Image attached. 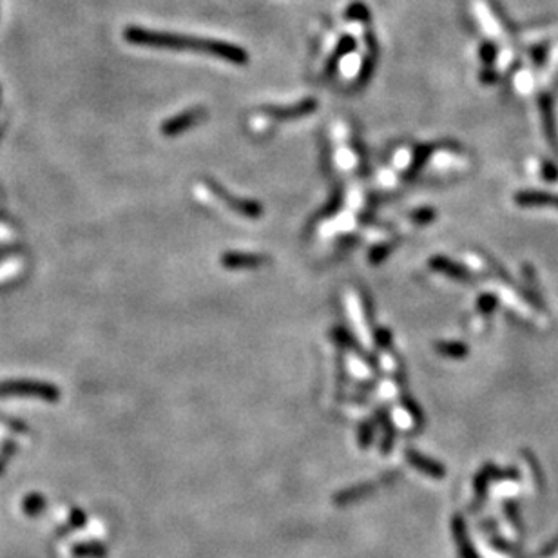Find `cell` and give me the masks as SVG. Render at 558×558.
Instances as JSON below:
<instances>
[{"label":"cell","mask_w":558,"mask_h":558,"mask_svg":"<svg viewBox=\"0 0 558 558\" xmlns=\"http://www.w3.org/2000/svg\"><path fill=\"white\" fill-rule=\"evenodd\" d=\"M124 39L134 46L154 49H171V51H192L225 58L227 62L236 66H245L248 62V53L236 44L223 42L212 39H196L187 35L169 33V31H154V29L129 26L125 28Z\"/></svg>","instance_id":"obj_1"},{"label":"cell","mask_w":558,"mask_h":558,"mask_svg":"<svg viewBox=\"0 0 558 558\" xmlns=\"http://www.w3.org/2000/svg\"><path fill=\"white\" fill-rule=\"evenodd\" d=\"M2 397H29V399H40L46 402H57L60 399V390L51 382L13 379V381L0 382V399Z\"/></svg>","instance_id":"obj_2"},{"label":"cell","mask_w":558,"mask_h":558,"mask_svg":"<svg viewBox=\"0 0 558 558\" xmlns=\"http://www.w3.org/2000/svg\"><path fill=\"white\" fill-rule=\"evenodd\" d=\"M205 109H201V107H198V109H191V111H185V113H182V115L174 116V118L167 120L165 124L162 125V133L165 134V136H176V134L183 133V131L191 129L192 125H196L198 122H201V120L205 118Z\"/></svg>","instance_id":"obj_3"},{"label":"cell","mask_w":558,"mask_h":558,"mask_svg":"<svg viewBox=\"0 0 558 558\" xmlns=\"http://www.w3.org/2000/svg\"><path fill=\"white\" fill-rule=\"evenodd\" d=\"M355 48H357V42H355V39H352L350 35H344V37H341V40H339L337 46H335L334 53L330 55L325 69H323V78L332 77V75L335 73V69H337L339 60H341L343 57H346L348 53L355 51Z\"/></svg>","instance_id":"obj_4"},{"label":"cell","mask_w":558,"mask_h":558,"mask_svg":"<svg viewBox=\"0 0 558 558\" xmlns=\"http://www.w3.org/2000/svg\"><path fill=\"white\" fill-rule=\"evenodd\" d=\"M493 478H519V472L517 469H510V472H501V469H495L493 466H486V469H482L478 473L477 481H475V493H477V499H484L487 490V484Z\"/></svg>","instance_id":"obj_5"},{"label":"cell","mask_w":558,"mask_h":558,"mask_svg":"<svg viewBox=\"0 0 558 558\" xmlns=\"http://www.w3.org/2000/svg\"><path fill=\"white\" fill-rule=\"evenodd\" d=\"M452 524H454V534L455 539H457V549L461 558H481L477 555V551H475V548H473L472 540H469V534H467L466 531L464 520L461 519V517H455V519L452 520Z\"/></svg>","instance_id":"obj_6"},{"label":"cell","mask_w":558,"mask_h":558,"mask_svg":"<svg viewBox=\"0 0 558 558\" xmlns=\"http://www.w3.org/2000/svg\"><path fill=\"white\" fill-rule=\"evenodd\" d=\"M406 457H408V461H410L419 472H425L426 475H429V477L440 478L446 475V469H444L443 464L435 463V461H431V458L428 457H422V455H419L417 452H413V449H408V452H406Z\"/></svg>","instance_id":"obj_7"},{"label":"cell","mask_w":558,"mask_h":558,"mask_svg":"<svg viewBox=\"0 0 558 558\" xmlns=\"http://www.w3.org/2000/svg\"><path fill=\"white\" fill-rule=\"evenodd\" d=\"M265 258L263 256H254V254H225L223 265L229 268H256L263 265Z\"/></svg>","instance_id":"obj_8"},{"label":"cell","mask_w":558,"mask_h":558,"mask_svg":"<svg viewBox=\"0 0 558 558\" xmlns=\"http://www.w3.org/2000/svg\"><path fill=\"white\" fill-rule=\"evenodd\" d=\"M366 42H368V53L363 60V67H361V71H359V84L368 82V78H370V75H372L373 71V67H375L377 60V48H379V46H377L375 37H373V35H368Z\"/></svg>","instance_id":"obj_9"},{"label":"cell","mask_w":558,"mask_h":558,"mask_svg":"<svg viewBox=\"0 0 558 558\" xmlns=\"http://www.w3.org/2000/svg\"><path fill=\"white\" fill-rule=\"evenodd\" d=\"M315 107H317V102L305 100L301 102V104L294 105V107H288V109H268V113L272 116H276V118H292V116L296 118V116L308 115V113L315 111Z\"/></svg>","instance_id":"obj_10"},{"label":"cell","mask_w":558,"mask_h":558,"mask_svg":"<svg viewBox=\"0 0 558 558\" xmlns=\"http://www.w3.org/2000/svg\"><path fill=\"white\" fill-rule=\"evenodd\" d=\"M344 17H346V20H355V22H370V10L363 2H352Z\"/></svg>","instance_id":"obj_11"},{"label":"cell","mask_w":558,"mask_h":558,"mask_svg":"<svg viewBox=\"0 0 558 558\" xmlns=\"http://www.w3.org/2000/svg\"><path fill=\"white\" fill-rule=\"evenodd\" d=\"M504 513H506V517H508V520H510L511 522V526H513V528H515L517 530V533H524V522H522V515H520V511H519V504H517V502H506V504H504Z\"/></svg>","instance_id":"obj_12"},{"label":"cell","mask_w":558,"mask_h":558,"mask_svg":"<svg viewBox=\"0 0 558 558\" xmlns=\"http://www.w3.org/2000/svg\"><path fill=\"white\" fill-rule=\"evenodd\" d=\"M519 203L522 205H544V203H555V207H558V198H549V196H542V194H520L517 198Z\"/></svg>","instance_id":"obj_13"},{"label":"cell","mask_w":558,"mask_h":558,"mask_svg":"<svg viewBox=\"0 0 558 558\" xmlns=\"http://www.w3.org/2000/svg\"><path fill=\"white\" fill-rule=\"evenodd\" d=\"M434 268H437V270H443V272L449 274V276H458V277L464 276V270L454 267V265L446 261V259H434Z\"/></svg>","instance_id":"obj_14"},{"label":"cell","mask_w":558,"mask_h":558,"mask_svg":"<svg viewBox=\"0 0 558 558\" xmlns=\"http://www.w3.org/2000/svg\"><path fill=\"white\" fill-rule=\"evenodd\" d=\"M557 551H558V537H557V539L551 540L549 544H546L544 548H542V551H539V553H537V558L553 557V555L557 553Z\"/></svg>","instance_id":"obj_15"},{"label":"cell","mask_w":558,"mask_h":558,"mask_svg":"<svg viewBox=\"0 0 558 558\" xmlns=\"http://www.w3.org/2000/svg\"><path fill=\"white\" fill-rule=\"evenodd\" d=\"M439 348L443 350V353H446V355H454V357H461V355L466 353L464 346H458V344H440Z\"/></svg>","instance_id":"obj_16"}]
</instances>
